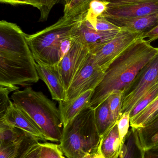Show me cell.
<instances>
[{"label":"cell","mask_w":158,"mask_h":158,"mask_svg":"<svg viewBox=\"0 0 158 158\" xmlns=\"http://www.w3.org/2000/svg\"><path fill=\"white\" fill-rule=\"evenodd\" d=\"M158 54V48L143 38L134 42L109 65L94 90L90 106L95 109L116 91L124 90L140 70Z\"/></svg>","instance_id":"1"},{"label":"cell","mask_w":158,"mask_h":158,"mask_svg":"<svg viewBox=\"0 0 158 158\" xmlns=\"http://www.w3.org/2000/svg\"><path fill=\"white\" fill-rule=\"evenodd\" d=\"M11 98L41 128L47 142L59 144L64 125L59 108L53 101L30 87L15 91Z\"/></svg>","instance_id":"2"},{"label":"cell","mask_w":158,"mask_h":158,"mask_svg":"<svg viewBox=\"0 0 158 158\" xmlns=\"http://www.w3.org/2000/svg\"><path fill=\"white\" fill-rule=\"evenodd\" d=\"M82 14L74 16H63L56 23L32 35L27 40L36 63L57 65L63 58L61 47L63 42L74 35Z\"/></svg>","instance_id":"3"},{"label":"cell","mask_w":158,"mask_h":158,"mask_svg":"<svg viewBox=\"0 0 158 158\" xmlns=\"http://www.w3.org/2000/svg\"><path fill=\"white\" fill-rule=\"evenodd\" d=\"M98 133L94 109L89 106L64 127L59 148L66 158H81L98 149Z\"/></svg>","instance_id":"4"},{"label":"cell","mask_w":158,"mask_h":158,"mask_svg":"<svg viewBox=\"0 0 158 158\" xmlns=\"http://www.w3.org/2000/svg\"><path fill=\"white\" fill-rule=\"evenodd\" d=\"M33 56L0 53V85L29 86L39 81Z\"/></svg>","instance_id":"5"},{"label":"cell","mask_w":158,"mask_h":158,"mask_svg":"<svg viewBox=\"0 0 158 158\" xmlns=\"http://www.w3.org/2000/svg\"><path fill=\"white\" fill-rule=\"evenodd\" d=\"M158 83V54L138 73L124 90L121 115L130 112L140 98Z\"/></svg>","instance_id":"6"},{"label":"cell","mask_w":158,"mask_h":158,"mask_svg":"<svg viewBox=\"0 0 158 158\" xmlns=\"http://www.w3.org/2000/svg\"><path fill=\"white\" fill-rule=\"evenodd\" d=\"M143 32L122 29L114 39L91 53L96 64L105 72L113 60L134 42L143 38Z\"/></svg>","instance_id":"7"},{"label":"cell","mask_w":158,"mask_h":158,"mask_svg":"<svg viewBox=\"0 0 158 158\" xmlns=\"http://www.w3.org/2000/svg\"><path fill=\"white\" fill-rule=\"evenodd\" d=\"M105 73L96 64L93 56L90 53L67 90L66 98L64 102H70L84 92L94 90L103 79Z\"/></svg>","instance_id":"8"},{"label":"cell","mask_w":158,"mask_h":158,"mask_svg":"<svg viewBox=\"0 0 158 158\" xmlns=\"http://www.w3.org/2000/svg\"><path fill=\"white\" fill-rule=\"evenodd\" d=\"M28 34L16 24L0 21V53L33 56L27 40Z\"/></svg>","instance_id":"9"},{"label":"cell","mask_w":158,"mask_h":158,"mask_svg":"<svg viewBox=\"0 0 158 158\" xmlns=\"http://www.w3.org/2000/svg\"><path fill=\"white\" fill-rule=\"evenodd\" d=\"M75 37L72 46L57 64L66 91L90 54L89 49L77 39L75 35Z\"/></svg>","instance_id":"10"},{"label":"cell","mask_w":158,"mask_h":158,"mask_svg":"<svg viewBox=\"0 0 158 158\" xmlns=\"http://www.w3.org/2000/svg\"><path fill=\"white\" fill-rule=\"evenodd\" d=\"M0 121L20 129L34 140L47 142L43 131L33 120L19 107L12 102Z\"/></svg>","instance_id":"11"},{"label":"cell","mask_w":158,"mask_h":158,"mask_svg":"<svg viewBox=\"0 0 158 158\" xmlns=\"http://www.w3.org/2000/svg\"><path fill=\"white\" fill-rule=\"evenodd\" d=\"M158 13V1L129 4L111 5L101 16L105 18L131 19Z\"/></svg>","instance_id":"12"},{"label":"cell","mask_w":158,"mask_h":158,"mask_svg":"<svg viewBox=\"0 0 158 158\" xmlns=\"http://www.w3.org/2000/svg\"><path fill=\"white\" fill-rule=\"evenodd\" d=\"M120 31H101L96 30L83 20L82 14L81 19L76 27L75 35L92 53L114 39Z\"/></svg>","instance_id":"13"},{"label":"cell","mask_w":158,"mask_h":158,"mask_svg":"<svg viewBox=\"0 0 158 158\" xmlns=\"http://www.w3.org/2000/svg\"><path fill=\"white\" fill-rule=\"evenodd\" d=\"M36 69L39 77L47 85L52 98L58 102H64L66 91L64 87L57 65L36 63Z\"/></svg>","instance_id":"14"},{"label":"cell","mask_w":158,"mask_h":158,"mask_svg":"<svg viewBox=\"0 0 158 158\" xmlns=\"http://www.w3.org/2000/svg\"><path fill=\"white\" fill-rule=\"evenodd\" d=\"M94 90H89L79 95L70 102H58L64 127L83 110L90 106Z\"/></svg>","instance_id":"15"},{"label":"cell","mask_w":158,"mask_h":158,"mask_svg":"<svg viewBox=\"0 0 158 158\" xmlns=\"http://www.w3.org/2000/svg\"><path fill=\"white\" fill-rule=\"evenodd\" d=\"M106 19L122 29L144 33L158 25V13L135 18Z\"/></svg>","instance_id":"16"},{"label":"cell","mask_w":158,"mask_h":158,"mask_svg":"<svg viewBox=\"0 0 158 158\" xmlns=\"http://www.w3.org/2000/svg\"><path fill=\"white\" fill-rule=\"evenodd\" d=\"M123 142L117 123L101 137L99 148L105 158H118Z\"/></svg>","instance_id":"17"},{"label":"cell","mask_w":158,"mask_h":158,"mask_svg":"<svg viewBox=\"0 0 158 158\" xmlns=\"http://www.w3.org/2000/svg\"><path fill=\"white\" fill-rule=\"evenodd\" d=\"M145 152L137 130L130 127L124 139L118 158H145Z\"/></svg>","instance_id":"18"},{"label":"cell","mask_w":158,"mask_h":158,"mask_svg":"<svg viewBox=\"0 0 158 158\" xmlns=\"http://www.w3.org/2000/svg\"><path fill=\"white\" fill-rule=\"evenodd\" d=\"M136 130L145 151L158 148V116L143 127Z\"/></svg>","instance_id":"19"},{"label":"cell","mask_w":158,"mask_h":158,"mask_svg":"<svg viewBox=\"0 0 158 158\" xmlns=\"http://www.w3.org/2000/svg\"><path fill=\"white\" fill-rule=\"evenodd\" d=\"M95 120L98 133L102 137L115 123L107 98L94 109Z\"/></svg>","instance_id":"20"},{"label":"cell","mask_w":158,"mask_h":158,"mask_svg":"<svg viewBox=\"0 0 158 158\" xmlns=\"http://www.w3.org/2000/svg\"><path fill=\"white\" fill-rule=\"evenodd\" d=\"M29 136L22 130L0 121V146L23 142Z\"/></svg>","instance_id":"21"},{"label":"cell","mask_w":158,"mask_h":158,"mask_svg":"<svg viewBox=\"0 0 158 158\" xmlns=\"http://www.w3.org/2000/svg\"><path fill=\"white\" fill-rule=\"evenodd\" d=\"M158 115V97L138 115L130 119V127L142 128Z\"/></svg>","instance_id":"22"},{"label":"cell","mask_w":158,"mask_h":158,"mask_svg":"<svg viewBox=\"0 0 158 158\" xmlns=\"http://www.w3.org/2000/svg\"><path fill=\"white\" fill-rule=\"evenodd\" d=\"M158 97V83L153 86L137 102L130 112V119L147 107Z\"/></svg>","instance_id":"23"},{"label":"cell","mask_w":158,"mask_h":158,"mask_svg":"<svg viewBox=\"0 0 158 158\" xmlns=\"http://www.w3.org/2000/svg\"><path fill=\"white\" fill-rule=\"evenodd\" d=\"M93 0H66L64 3V16L71 17L86 12Z\"/></svg>","instance_id":"24"},{"label":"cell","mask_w":158,"mask_h":158,"mask_svg":"<svg viewBox=\"0 0 158 158\" xmlns=\"http://www.w3.org/2000/svg\"><path fill=\"white\" fill-rule=\"evenodd\" d=\"M123 96V92L116 91L111 93L107 98L112 117L116 122L121 116Z\"/></svg>","instance_id":"25"},{"label":"cell","mask_w":158,"mask_h":158,"mask_svg":"<svg viewBox=\"0 0 158 158\" xmlns=\"http://www.w3.org/2000/svg\"><path fill=\"white\" fill-rule=\"evenodd\" d=\"M19 88L17 86L0 85V118L4 115L12 103L9 98V94L13 91H17Z\"/></svg>","instance_id":"26"},{"label":"cell","mask_w":158,"mask_h":158,"mask_svg":"<svg viewBox=\"0 0 158 158\" xmlns=\"http://www.w3.org/2000/svg\"><path fill=\"white\" fill-rule=\"evenodd\" d=\"M32 139L33 138L29 136L23 142L0 146V158L16 157L22 148Z\"/></svg>","instance_id":"27"},{"label":"cell","mask_w":158,"mask_h":158,"mask_svg":"<svg viewBox=\"0 0 158 158\" xmlns=\"http://www.w3.org/2000/svg\"><path fill=\"white\" fill-rule=\"evenodd\" d=\"M41 142L31 139L22 148L16 158H40Z\"/></svg>","instance_id":"28"},{"label":"cell","mask_w":158,"mask_h":158,"mask_svg":"<svg viewBox=\"0 0 158 158\" xmlns=\"http://www.w3.org/2000/svg\"><path fill=\"white\" fill-rule=\"evenodd\" d=\"M40 158H61L63 155L58 144L51 142H41Z\"/></svg>","instance_id":"29"},{"label":"cell","mask_w":158,"mask_h":158,"mask_svg":"<svg viewBox=\"0 0 158 158\" xmlns=\"http://www.w3.org/2000/svg\"><path fill=\"white\" fill-rule=\"evenodd\" d=\"M83 19L89 26L98 31H120L122 30L121 28L114 25L103 16L98 17L94 24L92 25H91L87 21H85L83 19Z\"/></svg>","instance_id":"30"},{"label":"cell","mask_w":158,"mask_h":158,"mask_svg":"<svg viewBox=\"0 0 158 158\" xmlns=\"http://www.w3.org/2000/svg\"><path fill=\"white\" fill-rule=\"evenodd\" d=\"M41 1V7L40 11V17L39 21L44 22L48 19V16L52 8L55 5L59 2H64L66 0H40Z\"/></svg>","instance_id":"31"},{"label":"cell","mask_w":158,"mask_h":158,"mask_svg":"<svg viewBox=\"0 0 158 158\" xmlns=\"http://www.w3.org/2000/svg\"><path fill=\"white\" fill-rule=\"evenodd\" d=\"M130 113L129 112H124L117 122L120 137L122 142L128 135L130 127Z\"/></svg>","instance_id":"32"},{"label":"cell","mask_w":158,"mask_h":158,"mask_svg":"<svg viewBox=\"0 0 158 158\" xmlns=\"http://www.w3.org/2000/svg\"><path fill=\"white\" fill-rule=\"evenodd\" d=\"M109 2L111 5L129 4L145 2L158 1V0H103Z\"/></svg>","instance_id":"33"},{"label":"cell","mask_w":158,"mask_h":158,"mask_svg":"<svg viewBox=\"0 0 158 158\" xmlns=\"http://www.w3.org/2000/svg\"><path fill=\"white\" fill-rule=\"evenodd\" d=\"M143 38L144 39H147V40L150 43L158 40V24L152 29L143 33Z\"/></svg>","instance_id":"34"},{"label":"cell","mask_w":158,"mask_h":158,"mask_svg":"<svg viewBox=\"0 0 158 158\" xmlns=\"http://www.w3.org/2000/svg\"><path fill=\"white\" fill-rule=\"evenodd\" d=\"M1 3L7 4L11 5H30L29 0H0Z\"/></svg>","instance_id":"35"},{"label":"cell","mask_w":158,"mask_h":158,"mask_svg":"<svg viewBox=\"0 0 158 158\" xmlns=\"http://www.w3.org/2000/svg\"><path fill=\"white\" fill-rule=\"evenodd\" d=\"M145 158H158V148H151L146 150Z\"/></svg>","instance_id":"36"},{"label":"cell","mask_w":158,"mask_h":158,"mask_svg":"<svg viewBox=\"0 0 158 158\" xmlns=\"http://www.w3.org/2000/svg\"><path fill=\"white\" fill-rule=\"evenodd\" d=\"M81 158H105L103 156V154L100 151V148H98V149L96 151L91 153V154H87Z\"/></svg>","instance_id":"37"},{"label":"cell","mask_w":158,"mask_h":158,"mask_svg":"<svg viewBox=\"0 0 158 158\" xmlns=\"http://www.w3.org/2000/svg\"><path fill=\"white\" fill-rule=\"evenodd\" d=\"M32 6L38 8L39 10H41V5L40 0H29Z\"/></svg>","instance_id":"38"},{"label":"cell","mask_w":158,"mask_h":158,"mask_svg":"<svg viewBox=\"0 0 158 158\" xmlns=\"http://www.w3.org/2000/svg\"><path fill=\"white\" fill-rule=\"evenodd\" d=\"M61 158H66L65 156H64V155H62V156H61Z\"/></svg>","instance_id":"39"},{"label":"cell","mask_w":158,"mask_h":158,"mask_svg":"<svg viewBox=\"0 0 158 158\" xmlns=\"http://www.w3.org/2000/svg\"></svg>","instance_id":"40"},{"label":"cell","mask_w":158,"mask_h":158,"mask_svg":"<svg viewBox=\"0 0 158 158\" xmlns=\"http://www.w3.org/2000/svg\"></svg>","instance_id":"41"}]
</instances>
